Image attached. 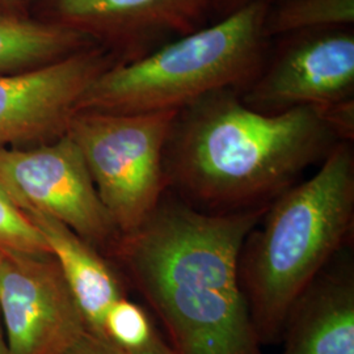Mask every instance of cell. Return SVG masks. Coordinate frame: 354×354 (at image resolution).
<instances>
[{"label": "cell", "mask_w": 354, "mask_h": 354, "mask_svg": "<svg viewBox=\"0 0 354 354\" xmlns=\"http://www.w3.org/2000/svg\"><path fill=\"white\" fill-rule=\"evenodd\" d=\"M268 206L206 214L167 190L150 218L108 254L160 322L172 353L264 354L239 256Z\"/></svg>", "instance_id": "6da1fadb"}, {"label": "cell", "mask_w": 354, "mask_h": 354, "mask_svg": "<svg viewBox=\"0 0 354 354\" xmlns=\"http://www.w3.org/2000/svg\"><path fill=\"white\" fill-rule=\"evenodd\" d=\"M342 140L317 108L253 111L235 89L178 111L165 146L171 193L206 214L268 206Z\"/></svg>", "instance_id": "7a4b0ae2"}, {"label": "cell", "mask_w": 354, "mask_h": 354, "mask_svg": "<svg viewBox=\"0 0 354 354\" xmlns=\"http://www.w3.org/2000/svg\"><path fill=\"white\" fill-rule=\"evenodd\" d=\"M353 225V150L340 142L268 206L241 245V289L263 345L281 342L291 307L344 251Z\"/></svg>", "instance_id": "3957f363"}, {"label": "cell", "mask_w": 354, "mask_h": 354, "mask_svg": "<svg viewBox=\"0 0 354 354\" xmlns=\"http://www.w3.org/2000/svg\"><path fill=\"white\" fill-rule=\"evenodd\" d=\"M268 1H253L214 26L175 38L95 77L76 112L181 111L222 89L250 86L261 73Z\"/></svg>", "instance_id": "277c9868"}, {"label": "cell", "mask_w": 354, "mask_h": 354, "mask_svg": "<svg viewBox=\"0 0 354 354\" xmlns=\"http://www.w3.org/2000/svg\"><path fill=\"white\" fill-rule=\"evenodd\" d=\"M178 111L76 112L67 127L120 235L142 226L168 187L165 152Z\"/></svg>", "instance_id": "5b68a950"}, {"label": "cell", "mask_w": 354, "mask_h": 354, "mask_svg": "<svg viewBox=\"0 0 354 354\" xmlns=\"http://www.w3.org/2000/svg\"><path fill=\"white\" fill-rule=\"evenodd\" d=\"M0 185L20 212L49 215L106 257L121 238L67 133L35 147L0 149Z\"/></svg>", "instance_id": "8992f818"}, {"label": "cell", "mask_w": 354, "mask_h": 354, "mask_svg": "<svg viewBox=\"0 0 354 354\" xmlns=\"http://www.w3.org/2000/svg\"><path fill=\"white\" fill-rule=\"evenodd\" d=\"M0 315L11 354H64L86 330L53 254L0 252Z\"/></svg>", "instance_id": "52a82bcc"}, {"label": "cell", "mask_w": 354, "mask_h": 354, "mask_svg": "<svg viewBox=\"0 0 354 354\" xmlns=\"http://www.w3.org/2000/svg\"><path fill=\"white\" fill-rule=\"evenodd\" d=\"M352 29L299 33L247 87L241 102L253 111L274 114L353 99Z\"/></svg>", "instance_id": "ba28073f"}, {"label": "cell", "mask_w": 354, "mask_h": 354, "mask_svg": "<svg viewBox=\"0 0 354 354\" xmlns=\"http://www.w3.org/2000/svg\"><path fill=\"white\" fill-rule=\"evenodd\" d=\"M109 68L97 53L79 50L28 71L0 75V149L62 137L76 105Z\"/></svg>", "instance_id": "9c48e42d"}, {"label": "cell", "mask_w": 354, "mask_h": 354, "mask_svg": "<svg viewBox=\"0 0 354 354\" xmlns=\"http://www.w3.org/2000/svg\"><path fill=\"white\" fill-rule=\"evenodd\" d=\"M215 0H57L64 26L131 46V61L205 26ZM130 61V62H131Z\"/></svg>", "instance_id": "30bf717a"}, {"label": "cell", "mask_w": 354, "mask_h": 354, "mask_svg": "<svg viewBox=\"0 0 354 354\" xmlns=\"http://www.w3.org/2000/svg\"><path fill=\"white\" fill-rule=\"evenodd\" d=\"M281 354H354V272L339 256L291 307Z\"/></svg>", "instance_id": "8fae6325"}, {"label": "cell", "mask_w": 354, "mask_h": 354, "mask_svg": "<svg viewBox=\"0 0 354 354\" xmlns=\"http://www.w3.org/2000/svg\"><path fill=\"white\" fill-rule=\"evenodd\" d=\"M62 270L89 333H97L109 306L127 294L124 276L113 261L59 221L24 210Z\"/></svg>", "instance_id": "7c38bea8"}, {"label": "cell", "mask_w": 354, "mask_h": 354, "mask_svg": "<svg viewBox=\"0 0 354 354\" xmlns=\"http://www.w3.org/2000/svg\"><path fill=\"white\" fill-rule=\"evenodd\" d=\"M83 44L84 36L64 24L0 16V74L59 61Z\"/></svg>", "instance_id": "4fadbf2b"}, {"label": "cell", "mask_w": 354, "mask_h": 354, "mask_svg": "<svg viewBox=\"0 0 354 354\" xmlns=\"http://www.w3.org/2000/svg\"><path fill=\"white\" fill-rule=\"evenodd\" d=\"M354 0H282L266 15V37L349 28Z\"/></svg>", "instance_id": "5bb4252c"}, {"label": "cell", "mask_w": 354, "mask_h": 354, "mask_svg": "<svg viewBox=\"0 0 354 354\" xmlns=\"http://www.w3.org/2000/svg\"><path fill=\"white\" fill-rule=\"evenodd\" d=\"M0 251L33 256L51 254L48 244L0 185Z\"/></svg>", "instance_id": "9a60e30c"}, {"label": "cell", "mask_w": 354, "mask_h": 354, "mask_svg": "<svg viewBox=\"0 0 354 354\" xmlns=\"http://www.w3.org/2000/svg\"><path fill=\"white\" fill-rule=\"evenodd\" d=\"M327 121L342 142L352 143L354 138V100L332 102L327 105L314 106Z\"/></svg>", "instance_id": "2e32d148"}, {"label": "cell", "mask_w": 354, "mask_h": 354, "mask_svg": "<svg viewBox=\"0 0 354 354\" xmlns=\"http://www.w3.org/2000/svg\"><path fill=\"white\" fill-rule=\"evenodd\" d=\"M64 354H125L111 342L84 330L83 335L76 340Z\"/></svg>", "instance_id": "e0dca14e"}, {"label": "cell", "mask_w": 354, "mask_h": 354, "mask_svg": "<svg viewBox=\"0 0 354 354\" xmlns=\"http://www.w3.org/2000/svg\"><path fill=\"white\" fill-rule=\"evenodd\" d=\"M253 1H268L269 3V0H215L214 10L222 15L225 13V16H226L228 13L234 12Z\"/></svg>", "instance_id": "ac0fdd59"}, {"label": "cell", "mask_w": 354, "mask_h": 354, "mask_svg": "<svg viewBox=\"0 0 354 354\" xmlns=\"http://www.w3.org/2000/svg\"><path fill=\"white\" fill-rule=\"evenodd\" d=\"M0 354H11L8 344H7V339H6V332H4V327H3L1 315H0Z\"/></svg>", "instance_id": "d6986e66"}, {"label": "cell", "mask_w": 354, "mask_h": 354, "mask_svg": "<svg viewBox=\"0 0 354 354\" xmlns=\"http://www.w3.org/2000/svg\"><path fill=\"white\" fill-rule=\"evenodd\" d=\"M0 252H1V251H0Z\"/></svg>", "instance_id": "ffe728a7"}]
</instances>
